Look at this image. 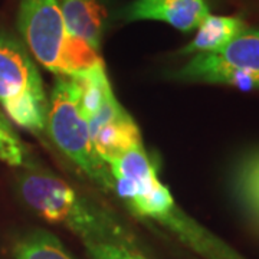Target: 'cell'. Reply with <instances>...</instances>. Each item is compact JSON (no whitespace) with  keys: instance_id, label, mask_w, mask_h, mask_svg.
<instances>
[{"instance_id":"6da1fadb","label":"cell","mask_w":259,"mask_h":259,"mask_svg":"<svg viewBox=\"0 0 259 259\" xmlns=\"http://www.w3.org/2000/svg\"><path fill=\"white\" fill-rule=\"evenodd\" d=\"M114 190L137 216L156 221L204 259H245L228 243L187 216L175 202L143 146L130 148L110 163Z\"/></svg>"},{"instance_id":"7a4b0ae2","label":"cell","mask_w":259,"mask_h":259,"mask_svg":"<svg viewBox=\"0 0 259 259\" xmlns=\"http://www.w3.org/2000/svg\"><path fill=\"white\" fill-rule=\"evenodd\" d=\"M18 192L22 200L44 219L64 225L83 242L112 243L140 252L139 239L128 228L58 177L29 170L19 176Z\"/></svg>"},{"instance_id":"3957f363","label":"cell","mask_w":259,"mask_h":259,"mask_svg":"<svg viewBox=\"0 0 259 259\" xmlns=\"http://www.w3.org/2000/svg\"><path fill=\"white\" fill-rule=\"evenodd\" d=\"M18 28L35 59L58 76L75 78L102 62L98 51L68 33L58 0H20Z\"/></svg>"},{"instance_id":"277c9868","label":"cell","mask_w":259,"mask_h":259,"mask_svg":"<svg viewBox=\"0 0 259 259\" xmlns=\"http://www.w3.org/2000/svg\"><path fill=\"white\" fill-rule=\"evenodd\" d=\"M51 139L66 157L105 190H114L111 170L94 147L88 121L81 104V91L74 78L58 76L48 100Z\"/></svg>"},{"instance_id":"5b68a950","label":"cell","mask_w":259,"mask_h":259,"mask_svg":"<svg viewBox=\"0 0 259 259\" xmlns=\"http://www.w3.org/2000/svg\"><path fill=\"white\" fill-rule=\"evenodd\" d=\"M0 104L10 120L32 133L47 128L48 97L26 48L0 32Z\"/></svg>"},{"instance_id":"8992f818","label":"cell","mask_w":259,"mask_h":259,"mask_svg":"<svg viewBox=\"0 0 259 259\" xmlns=\"http://www.w3.org/2000/svg\"><path fill=\"white\" fill-rule=\"evenodd\" d=\"M186 82L223 83L259 90V29H245L228 45L196 55L176 74Z\"/></svg>"},{"instance_id":"52a82bcc","label":"cell","mask_w":259,"mask_h":259,"mask_svg":"<svg viewBox=\"0 0 259 259\" xmlns=\"http://www.w3.org/2000/svg\"><path fill=\"white\" fill-rule=\"evenodd\" d=\"M209 15L206 0H134L122 10V18L128 22L160 20L187 33Z\"/></svg>"},{"instance_id":"ba28073f","label":"cell","mask_w":259,"mask_h":259,"mask_svg":"<svg viewBox=\"0 0 259 259\" xmlns=\"http://www.w3.org/2000/svg\"><path fill=\"white\" fill-rule=\"evenodd\" d=\"M61 12L68 33L100 51L107 12L100 0H61Z\"/></svg>"},{"instance_id":"9c48e42d","label":"cell","mask_w":259,"mask_h":259,"mask_svg":"<svg viewBox=\"0 0 259 259\" xmlns=\"http://www.w3.org/2000/svg\"><path fill=\"white\" fill-rule=\"evenodd\" d=\"M197 29L193 40L180 51L182 55L218 51L242 33L246 29V23L236 16L209 15Z\"/></svg>"},{"instance_id":"30bf717a","label":"cell","mask_w":259,"mask_h":259,"mask_svg":"<svg viewBox=\"0 0 259 259\" xmlns=\"http://www.w3.org/2000/svg\"><path fill=\"white\" fill-rule=\"evenodd\" d=\"M13 255L15 259H74L54 233L40 229L19 239Z\"/></svg>"},{"instance_id":"8fae6325","label":"cell","mask_w":259,"mask_h":259,"mask_svg":"<svg viewBox=\"0 0 259 259\" xmlns=\"http://www.w3.org/2000/svg\"><path fill=\"white\" fill-rule=\"evenodd\" d=\"M235 189L252 214L259 213V153L242 161L235 177Z\"/></svg>"},{"instance_id":"7c38bea8","label":"cell","mask_w":259,"mask_h":259,"mask_svg":"<svg viewBox=\"0 0 259 259\" xmlns=\"http://www.w3.org/2000/svg\"><path fill=\"white\" fill-rule=\"evenodd\" d=\"M0 160L13 167L26 164L25 146L2 112H0Z\"/></svg>"},{"instance_id":"4fadbf2b","label":"cell","mask_w":259,"mask_h":259,"mask_svg":"<svg viewBox=\"0 0 259 259\" xmlns=\"http://www.w3.org/2000/svg\"><path fill=\"white\" fill-rule=\"evenodd\" d=\"M83 246L90 259H147L141 255V252L112 243L83 242Z\"/></svg>"},{"instance_id":"5bb4252c","label":"cell","mask_w":259,"mask_h":259,"mask_svg":"<svg viewBox=\"0 0 259 259\" xmlns=\"http://www.w3.org/2000/svg\"><path fill=\"white\" fill-rule=\"evenodd\" d=\"M253 218H255V221L258 222V226H259V213H255V214H253Z\"/></svg>"}]
</instances>
